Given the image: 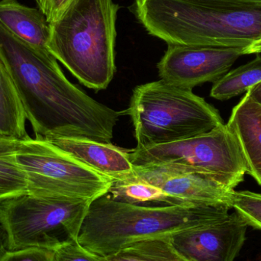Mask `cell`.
<instances>
[{"instance_id": "7c38bea8", "label": "cell", "mask_w": 261, "mask_h": 261, "mask_svg": "<svg viewBox=\"0 0 261 261\" xmlns=\"http://www.w3.org/2000/svg\"><path fill=\"white\" fill-rule=\"evenodd\" d=\"M47 141L113 180L126 177L133 172L134 165L128 156V150L120 148L112 143L69 138Z\"/></svg>"}, {"instance_id": "e0dca14e", "label": "cell", "mask_w": 261, "mask_h": 261, "mask_svg": "<svg viewBox=\"0 0 261 261\" xmlns=\"http://www.w3.org/2000/svg\"><path fill=\"white\" fill-rule=\"evenodd\" d=\"M261 81V55L250 62L225 73L213 84L210 96L218 100H228L248 92Z\"/></svg>"}, {"instance_id": "d6986e66", "label": "cell", "mask_w": 261, "mask_h": 261, "mask_svg": "<svg viewBox=\"0 0 261 261\" xmlns=\"http://www.w3.org/2000/svg\"><path fill=\"white\" fill-rule=\"evenodd\" d=\"M232 210L248 226L261 231V194L250 191H236L232 195Z\"/></svg>"}, {"instance_id": "30bf717a", "label": "cell", "mask_w": 261, "mask_h": 261, "mask_svg": "<svg viewBox=\"0 0 261 261\" xmlns=\"http://www.w3.org/2000/svg\"><path fill=\"white\" fill-rule=\"evenodd\" d=\"M230 210L170 236L173 248L190 261H234L245 245L248 225Z\"/></svg>"}, {"instance_id": "5b68a950", "label": "cell", "mask_w": 261, "mask_h": 261, "mask_svg": "<svg viewBox=\"0 0 261 261\" xmlns=\"http://www.w3.org/2000/svg\"><path fill=\"white\" fill-rule=\"evenodd\" d=\"M125 113L133 123L136 148L199 136L225 124L203 98L161 79L135 87Z\"/></svg>"}, {"instance_id": "ac0fdd59", "label": "cell", "mask_w": 261, "mask_h": 261, "mask_svg": "<svg viewBox=\"0 0 261 261\" xmlns=\"http://www.w3.org/2000/svg\"><path fill=\"white\" fill-rule=\"evenodd\" d=\"M103 258L105 261H190L173 248L170 238L143 241Z\"/></svg>"}, {"instance_id": "52a82bcc", "label": "cell", "mask_w": 261, "mask_h": 261, "mask_svg": "<svg viewBox=\"0 0 261 261\" xmlns=\"http://www.w3.org/2000/svg\"><path fill=\"white\" fill-rule=\"evenodd\" d=\"M135 167L167 166L212 175L234 190L244 180L247 164L227 124L193 138L128 150Z\"/></svg>"}, {"instance_id": "7a4b0ae2", "label": "cell", "mask_w": 261, "mask_h": 261, "mask_svg": "<svg viewBox=\"0 0 261 261\" xmlns=\"http://www.w3.org/2000/svg\"><path fill=\"white\" fill-rule=\"evenodd\" d=\"M146 30L167 44L245 48L261 38V4L205 0H135Z\"/></svg>"}, {"instance_id": "5bb4252c", "label": "cell", "mask_w": 261, "mask_h": 261, "mask_svg": "<svg viewBox=\"0 0 261 261\" xmlns=\"http://www.w3.org/2000/svg\"><path fill=\"white\" fill-rule=\"evenodd\" d=\"M0 23L31 45L49 50L50 24L40 9L24 6L18 0H0Z\"/></svg>"}, {"instance_id": "3957f363", "label": "cell", "mask_w": 261, "mask_h": 261, "mask_svg": "<svg viewBox=\"0 0 261 261\" xmlns=\"http://www.w3.org/2000/svg\"><path fill=\"white\" fill-rule=\"evenodd\" d=\"M225 208H230L134 205L114 200L107 193L90 202L77 241L89 251L107 257L143 241L170 238Z\"/></svg>"}, {"instance_id": "ba28073f", "label": "cell", "mask_w": 261, "mask_h": 261, "mask_svg": "<svg viewBox=\"0 0 261 261\" xmlns=\"http://www.w3.org/2000/svg\"><path fill=\"white\" fill-rule=\"evenodd\" d=\"M15 158L28 193L36 196L93 201L107 194L113 182L40 137L21 140Z\"/></svg>"}, {"instance_id": "8fae6325", "label": "cell", "mask_w": 261, "mask_h": 261, "mask_svg": "<svg viewBox=\"0 0 261 261\" xmlns=\"http://www.w3.org/2000/svg\"><path fill=\"white\" fill-rule=\"evenodd\" d=\"M242 55L245 48L168 44L156 67L161 80L192 90L216 82Z\"/></svg>"}, {"instance_id": "277c9868", "label": "cell", "mask_w": 261, "mask_h": 261, "mask_svg": "<svg viewBox=\"0 0 261 261\" xmlns=\"http://www.w3.org/2000/svg\"><path fill=\"white\" fill-rule=\"evenodd\" d=\"M119 6L114 0H75L50 24L49 51L85 87L106 90L116 72Z\"/></svg>"}, {"instance_id": "9c48e42d", "label": "cell", "mask_w": 261, "mask_h": 261, "mask_svg": "<svg viewBox=\"0 0 261 261\" xmlns=\"http://www.w3.org/2000/svg\"><path fill=\"white\" fill-rule=\"evenodd\" d=\"M126 177L161 190L168 205L226 206L232 210L234 190L212 175L187 171L167 166L135 167Z\"/></svg>"}, {"instance_id": "6da1fadb", "label": "cell", "mask_w": 261, "mask_h": 261, "mask_svg": "<svg viewBox=\"0 0 261 261\" xmlns=\"http://www.w3.org/2000/svg\"><path fill=\"white\" fill-rule=\"evenodd\" d=\"M0 58L13 80L35 136L112 142L123 113L71 84L49 50L31 45L0 23Z\"/></svg>"}, {"instance_id": "44dd1931", "label": "cell", "mask_w": 261, "mask_h": 261, "mask_svg": "<svg viewBox=\"0 0 261 261\" xmlns=\"http://www.w3.org/2000/svg\"><path fill=\"white\" fill-rule=\"evenodd\" d=\"M55 251L31 248L7 251L0 261H55Z\"/></svg>"}, {"instance_id": "7402d4cb", "label": "cell", "mask_w": 261, "mask_h": 261, "mask_svg": "<svg viewBox=\"0 0 261 261\" xmlns=\"http://www.w3.org/2000/svg\"><path fill=\"white\" fill-rule=\"evenodd\" d=\"M75 0H35L49 24L58 21Z\"/></svg>"}, {"instance_id": "ffe728a7", "label": "cell", "mask_w": 261, "mask_h": 261, "mask_svg": "<svg viewBox=\"0 0 261 261\" xmlns=\"http://www.w3.org/2000/svg\"><path fill=\"white\" fill-rule=\"evenodd\" d=\"M54 258L55 261H105L103 257L89 251L78 241L70 242L55 250Z\"/></svg>"}, {"instance_id": "8992f818", "label": "cell", "mask_w": 261, "mask_h": 261, "mask_svg": "<svg viewBox=\"0 0 261 261\" xmlns=\"http://www.w3.org/2000/svg\"><path fill=\"white\" fill-rule=\"evenodd\" d=\"M92 201L24 193L0 201V229L7 251H55L77 241Z\"/></svg>"}, {"instance_id": "d4e9b609", "label": "cell", "mask_w": 261, "mask_h": 261, "mask_svg": "<svg viewBox=\"0 0 261 261\" xmlns=\"http://www.w3.org/2000/svg\"><path fill=\"white\" fill-rule=\"evenodd\" d=\"M6 251H7V249H6V243H5L4 236H3V231L0 229V260Z\"/></svg>"}, {"instance_id": "4fadbf2b", "label": "cell", "mask_w": 261, "mask_h": 261, "mask_svg": "<svg viewBox=\"0 0 261 261\" xmlns=\"http://www.w3.org/2000/svg\"><path fill=\"white\" fill-rule=\"evenodd\" d=\"M247 164V173L254 179L261 170V106L245 95L233 109L228 124Z\"/></svg>"}, {"instance_id": "4316f807", "label": "cell", "mask_w": 261, "mask_h": 261, "mask_svg": "<svg viewBox=\"0 0 261 261\" xmlns=\"http://www.w3.org/2000/svg\"><path fill=\"white\" fill-rule=\"evenodd\" d=\"M255 180L257 181V184H258L259 185L261 186V170L259 172L257 177H256Z\"/></svg>"}, {"instance_id": "cb8c5ba5", "label": "cell", "mask_w": 261, "mask_h": 261, "mask_svg": "<svg viewBox=\"0 0 261 261\" xmlns=\"http://www.w3.org/2000/svg\"><path fill=\"white\" fill-rule=\"evenodd\" d=\"M260 53H261V38L245 48V55H253V54L258 55Z\"/></svg>"}, {"instance_id": "9a60e30c", "label": "cell", "mask_w": 261, "mask_h": 261, "mask_svg": "<svg viewBox=\"0 0 261 261\" xmlns=\"http://www.w3.org/2000/svg\"><path fill=\"white\" fill-rule=\"evenodd\" d=\"M21 99L7 67L0 58V135L18 140L30 138Z\"/></svg>"}, {"instance_id": "484cf974", "label": "cell", "mask_w": 261, "mask_h": 261, "mask_svg": "<svg viewBox=\"0 0 261 261\" xmlns=\"http://www.w3.org/2000/svg\"><path fill=\"white\" fill-rule=\"evenodd\" d=\"M205 1H224L232 2V3H257V4H261V0H205Z\"/></svg>"}, {"instance_id": "2e32d148", "label": "cell", "mask_w": 261, "mask_h": 261, "mask_svg": "<svg viewBox=\"0 0 261 261\" xmlns=\"http://www.w3.org/2000/svg\"><path fill=\"white\" fill-rule=\"evenodd\" d=\"M20 141L0 135V201L28 192L25 173L15 158Z\"/></svg>"}, {"instance_id": "603a6c76", "label": "cell", "mask_w": 261, "mask_h": 261, "mask_svg": "<svg viewBox=\"0 0 261 261\" xmlns=\"http://www.w3.org/2000/svg\"><path fill=\"white\" fill-rule=\"evenodd\" d=\"M245 95L254 103L261 106V81L253 86Z\"/></svg>"}]
</instances>
